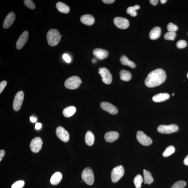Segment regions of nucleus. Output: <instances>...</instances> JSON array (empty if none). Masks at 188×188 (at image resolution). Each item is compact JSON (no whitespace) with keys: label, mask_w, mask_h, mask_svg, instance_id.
Wrapping results in <instances>:
<instances>
[{"label":"nucleus","mask_w":188,"mask_h":188,"mask_svg":"<svg viewBox=\"0 0 188 188\" xmlns=\"http://www.w3.org/2000/svg\"><path fill=\"white\" fill-rule=\"evenodd\" d=\"M166 78L165 71L161 69H157L148 74L145 80V84L149 87L159 86L165 81Z\"/></svg>","instance_id":"1"},{"label":"nucleus","mask_w":188,"mask_h":188,"mask_svg":"<svg viewBox=\"0 0 188 188\" xmlns=\"http://www.w3.org/2000/svg\"><path fill=\"white\" fill-rule=\"evenodd\" d=\"M61 36L57 29H50L48 31L46 35L48 44L52 46L57 45L60 41Z\"/></svg>","instance_id":"2"},{"label":"nucleus","mask_w":188,"mask_h":188,"mask_svg":"<svg viewBox=\"0 0 188 188\" xmlns=\"http://www.w3.org/2000/svg\"><path fill=\"white\" fill-rule=\"evenodd\" d=\"M82 83L81 79L78 76H72L66 80L64 85L66 88L73 90L78 88Z\"/></svg>","instance_id":"3"},{"label":"nucleus","mask_w":188,"mask_h":188,"mask_svg":"<svg viewBox=\"0 0 188 188\" xmlns=\"http://www.w3.org/2000/svg\"><path fill=\"white\" fill-rule=\"evenodd\" d=\"M124 174V169L122 166H117L113 168L111 174L112 182L114 183L117 182L123 176Z\"/></svg>","instance_id":"4"},{"label":"nucleus","mask_w":188,"mask_h":188,"mask_svg":"<svg viewBox=\"0 0 188 188\" xmlns=\"http://www.w3.org/2000/svg\"><path fill=\"white\" fill-rule=\"evenodd\" d=\"M82 178L87 185H93L94 181V176L93 170L89 167L85 168L82 172Z\"/></svg>","instance_id":"5"},{"label":"nucleus","mask_w":188,"mask_h":188,"mask_svg":"<svg viewBox=\"0 0 188 188\" xmlns=\"http://www.w3.org/2000/svg\"><path fill=\"white\" fill-rule=\"evenodd\" d=\"M157 131L160 133L163 134H170L178 131V126L176 125L172 124L169 125H161L157 128Z\"/></svg>","instance_id":"6"},{"label":"nucleus","mask_w":188,"mask_h":188,"mask_svg":"<svg viewBox=\"0 0 188 188\" xmlns=\"http://www.w3.org/2000/svg\"><path fill=\"white\" fill-rule=\"evenodd\" d=\"M24 94L22 91H19L16 94L14 99L13 107L14 110L18 111L20 109L24 100Z\"/></svg>","instance_id":"7"},{"label":"nucleus","mask_w":188,"mask_h":188,"mask_svg":"<svg viewBox=\"0 0 188 188\" xmlns=\"http://www.w3.org/2000/svg\"><path fill=\"white\" fill-rule=\"evenodd\" d=\"M136 137L138 142L144 146H148L152 144L151 139L142 131H139L137 132Z\"/></svg>","instance_id":"8"},{"label":"nucleus","mask_w":188,"mask_h":188,"mask_svg":"<svg viewBox=\"0 0 188 188\" xmlns=\"http://www.w3.org/2000/svg\"><path fill=\"white\" fill-rule=\"evenodd\" d=\"M99 73L101 75L102 81L106 84H110L112 82V75L109 70L105 68H100L99 69Z\"/></svg>","instance_id":"9"},{"label":"nucleus","mask_w":188,"mask_h":188,"mask_svg":"<svg viewBox=\"0 0 188 188\" xmlns=\"http://www.w3.org/2000/svg\"><path fill=\"white\" fill-rule=\"evenodd\" d=\"M43 145L42 139L39 137H36L33 139L31 142L30 148L34 153H38L41 149Z\"/></svg>","instance_id":"10"},{"label":"nucleus","mask_w":188,"mask_h":188,"mask_svg":"<svg viewBox=\"0 0 188 188\" xmlns=\"http://www.w3.org/2000/svg\"><path fill=\"white\" fill-rule=\"evenodd\" d=\"M113 22L117 27L121 29H127L129 25V21L127 19L122 17H116L114 19Z\"/></svg>","instance_id":"11"},{"label":"nucleus","mask_w":188,"mask_h":188,"mask_svg":"<svg viewBox=\"0 0 188 188\" xmlns=\"http://www.w3.org/2000/svg\"><path fill=\"white\" fill-rule=\"evenodd\" d=\"M56 134L59 139L63 142H67L69 139V134L68 132L62 127H57L56 130Z\"/></svg>","instance_id":"12"},{"label":"nucleus","mask_w":188,"mask_h":188,"mask_svg":"<svg viewBox=\"0 0 188 188\" xmlns=\"http://www.w3.org/2000/svg\"><path fill=\"white\" fill-rule=\"evenodd\" d=\"M100 106L102 110L110 113V114L115 115L118 113V110L116 107L109 102H101L100 103Z\"/></svg>","instance_id":"13"},{"label":"nucleus","mask_w":188,"mask_h":188,"mask_svg":"<svg viewBox=\"0 0 188 188\" xmlns=\"http://www.w3.org/2000/svg\"><path fill=\"white\" fill-rule=\"evenodd\" d=\"M29 34L28 32L25 31L23 32L19 38L16 43V48L20 50L24 46L28 40Z\"/></svg>","instance_id":"14"},{"label":"nucleus","mask_w":188,"mask_h":188,"mask_svg":"<svg viewBox=\"0 0 188 188\" xmlns=\"http://www.w3.org/2000/svg\"><path fill=\"white\" fill-rule=\"evenodd\" d=\"M16 19L15 14L13 12H11L8 14L4 20L3 24V27L4 29L9 28L13 24Z\"/></svg>","instance_id":"15"},{"label":"nucleus","mask_w":188,"mask_h":188,"mask_svg":"<svg viewBox=\"0 0 188 188\" xmlns=\"http://www.w3.org/2000/svg\"><path fill=\"white\" fill-rule=\"evenodd\" d=\"M93 54L97 58L102 60L107 57L108 56V51L104 49L97 48L94 49L93 51Z\"/></svg>","instance_id":"16"},{"label":"nucleus","mask_w":188,"mask_h":188,"mask_svg":"<svg viewBox=\"0 0 188 188\" xmlns=\"http://www.w3.org/2000/svg\"><path fill=\"white\" fill-rule=\"evenodd\" d=\"M119 137L118 132L116 131H110L107 132L104 136L106 142H112L118 139Z\"/></svg>","instance_id":"17"},{"label":"nucleus","mask_w":188,"mask_h":188,"mask_svg":"<svg viewBox=\"0 0 188 188\" xmlns=\"http://www.w3.org/2000/svg\"><path fill=\"white\" fill-rule=\"evenodd\" d=\"M80 21L83 24L90 26L94 24L95 19L91 15L85 14L81 17Z\"/></svg>","instance_id":"18"},{"label":"nucleus","mask_w":188,"mask_h":188,"mask_svg":"<svg viewBox=\"0 0 188 188\" xmlns=\"http://www.w3.org/2000/svg\"><path fill=\"white\" fill-rule=\"evenodd\" d=\"M169 94L167 93H160L154 96L152 100L155 102H161L166 101L169 99L170 98Z\"/></svg>","instance_id":"19"},{"label":"nucleus","mask_w":188,"mask_h":188,"mask_svg":"<svg viewBox=\"0 0 188 188\" xmlns=\"http://www.w3.org/2000/svg\"><path fill=\"white\" fill-rule=\"evenodd\" d=\"M62 175L60 172H57L54 173L50 179V182L51 184L57 185L60 182L62 179Z\"/></svg>","instance_id":"20"},{"label":"nucleus","mask_w":188,"mask_h":188,"mask_svg":"<svg viewBox=\"0 0 188 188\" xmlns=\"http://www.w3.org/2000/svg\"><path fill=\"white\" fill-rule=\"evenodd\" d=\"M161 33V28L159 27H156L150 31L149 37L151 40H156L160 37Z\"/></svg>","instance_id":"21"},{"label":"nucleus","mask_w":188,"mask_h":188,"mask_svg":"<svg viewBox=\"0 0 188 188\" xmlns=\"http://www.w3.org/2000/svg\"><path fill=\"white\" fill-rule=\"evenodd\" d=\"M120 61L123 65L129 66L132 68L136 67L135 63L134 62L130 60L125 55H123L121 57Z\"/></svg>","instance_id":"22"},{"label":"nucleus","mask_w":188,"mask_h":188,"mask_svg":"<svg viewBox=\"0 0 188 188\" xmlns=\"http://www.w3.org/2000/svg\"><path fill=\"white\" fill-rule=\"evenodd\" d=\"M76 112V108L74 106H70L65 108L63 111L64 116L69 117L73 115Z\"/></svg>","instance_id":"23"},{"label":"nucleus","mask_w":188,"mask_h":188,"mask_svg":"<svg viewBox=\"0 0 188 188\" xmlns=\"http://www.w3.org/2000/svg\"><path fill=\"white\" fill-rule=\"evenodd\" d=\"M56 6L57 10L62 13L66 14L69 12L70 8L69 6L62 2H57Z\"/></svg>","instance_id":"24"},{"label":"nucleus","mask_w":188,"mask_h":188,"mask_svg":"<svg viewBox=\"0 0 188 188\" xmlns=\"http://www.w3.org/2000/svg\"><path fill=\"white\" fill-rule=\"evenodd\" d=\"M85 142L89 146H92L95 141V136L90 131H87L85 136Z\"/></svg>","instance_id":"25"},{"label":"nucleus","mask_w":188,"mask_h":188,"mask_svg":"<svg viewBox=\"0 0 188 188\" xmlns=\"http://www.w3.org/2000/svg\"><path fill=\"white\" fill-rule=\"evenodd\" d=\"M121 80L125 81H129L132 78V75L127 70L122 69L119 72Z\"/></svg>","instance_id":"26"},{"label":"nucleus","mask_w":188,"mask_h":188,"mask_svg":"<svg viewBox=\"0 0 188 188\" xmlns=\"http://www.w3.org/2000/svg\"><path fill=\"white\" fill-rule=\"evenodd\" d=\"M144 176L145 184H151L153 181V178L151 173L148 171L144 170Z\"/></svg>","instance_id":"27"},{"label":"nucleus","mask_w":188,"mask_h":188,"mask_svg":"<svg viewBox=\"0 0 188 188\" xmlns=\"http://www.w3.org/2000/svg\"><path fill=\"white\" fill-rule=\"evenodd\" d=\"M140 6L138 5H135L134 6H131L128 7L127 10V12L128 14H130L132 17H135L137 15V12L136 10L139 9Z\"/></svg>","instance_id":"28"},{"label":"nucleus","mask_w":188,"mask_h":188,"mask_svg":"<svg viewBox=\"0 0 188 188\" xmlns=\"http://www.w3.org/2000/svg\"><path fill=\"white\" fill-rule=\"evenodd\" d=\"M143 181L142 177L140 175H137L134 178V182L136 188H140L142 187V184Z\"/></svg>","instance_id":"29"},{"label":"nucleus","mask_w":188,"mask_h":188,"mask_svg":"<svg viewBox=\"0 0 188 188\" xmlns=\"http://www.w3.org/2000/svg\"><path fill=\"white\" fill-rule=\"evenodd\" d=\"M175 151V148L174 146H168L166 148L163 153V156L164 157H167L172 155Z\"/></svg>","instance_id":"30"},{"label":"nucleus","mask_w":188,"mask_h":188,"mask_svg":"<svg viewBox=\"0 0 188 188\" xmlns=\"http://www.w3.org/2000/svg\"><path fill=\"white\" fill-rule=\"evenodd\" d=\"M176 34L175 32L168 31L164 36V38L166 40H173L176 37Z\"/></svg>","instance_id":"31"},{"label":"nucleus","mask_w":188,"mask_h":188,"mask_svg":"<svg viewBox=\"0 0 188 188\" xmlns=\"http://www.w3.org/2000/svg\"><path fill=\"white\" fill-rule=\"evenodd\" d=\"M186 185L187 183L185 181H178L175 183L171 188H183L186 186Z\"/></svg>","instance_id":"32"},{"label":"nucleus","mask_w":188,"mask_h":188,"mask_svg":"<svg viewBox=\"0 0 188 188\" xmlns=\"http://www.w3.org/2000/svg\"><path fill=\"white\" fill-rule=\"evenodd\" d=\"M25 184V183L23 181H17L12 185L11 188H22L24 187Z\"/></svg>","instance_id":"33"},{"label":"nucleus","mask_w":188,"mask_h":188,"mask_svg":"<svg viewBox=\"0 0 188 188\" xmlns=\"http://www.w3.org/2000/svg\"><path fill=\"white\" fill-rule=\"evenodd\" d=\"M24 3L25 5L30 9L34 10L35 8V4H34L33 1L31 0H25Z\"/></svg>","instance_id":"34"},{"label":"nucleus","mask_w":188,"mask_h":188,"mask_svg":"<svg viewBox=\"0 0 188 188\" xmlns=\"http://www.w3.org/2000/svg\"><path fill=\"white\" fill-rule=\"evenodd\" d=\"M167 28L168 31H176L178 30V27L176 25L173 24L172 23H170L167 25Z\"/></svg>","instance_id":"35"},{"label":"nucleus","mask_w":188,"mask_h":188,"mask_svg":"<svg viewBox=\"0 0 188 188\" xmlns=\"http://www.w3.org/2000/svg\"><path fill=\"white\" fill-rule=\"evenodd\" d=\"M176 45L177 48H183L187 46V43L185 40H181L177 42Z\"/></svg>","instance_id":"36"},{"label":"nucleus","mask_w":188,"mask_h":188,"mask_svg":"<svg viewBox=\"0 0 188 188\" xmlns=\"http://www.w3.org/2000/svg\"><path fill=\"white\" fill-rule=\"evenodd\" d=\"M7 82L6 81H2L0 83V93H1L2 92L5 87L7 85Z\"/></svg>","instance_id":"37"},{"label":"nucleus","mask_w":188,"mask_h":188,"mask_svg":"<svg viewBox=\"0 0 188 188\" xmlns=\"http://www.w3.org/2000/svg\"><path fill=\"white\" fill-rule=\"evenodd\" d=\"M63 59L66 63H69L71 62V59L69 55L67 54H65L63 55Z\"/></svg>","instance_id":"38"},{"label":"nucleus","mask_w":188,"mask_h":188,"mask_svg":"<svg viewBox=\"0 0 188 188\" xmlns=\"http://www.w3.org/2000/svg\"><path fill=\"white\" fill-rule=\"evenodd\" d=\"M5 152L4 150H1L0 151V161H1L2 159L5 155Z\"/></svg>","instance_id":"39"},{"label":"nucleus","mask_w":188,"mask_h":188,"mask_svg":"<svg viewBox=\"0 0 188 188\" xmlns=\"http://www.w3.org/2000/svg\"><path fill=\"white\" fill-rule=\"evenodd\" d=\"M102 1L107 4H112L114 3L115 1L114 0H103Z\"/></svg>","instance_id":"40"},{"label":"nucleus","mask_w":188,"mask_h":188,"mask_svg":"<svg viewBox=\"0 0 188 188\" xmlns=\"http://www.w3.org/2000/svg\"><path fill=\"white\" fill-rule=\"evenodd\" d=\"M42 127L41 123H37L36 124L35 126V128L36 130H40L41 129Z\"/></svg>","instance_id":"41"},{"label":"nucleus","mask_w":188,"mask_h":188,"mask_svg":"<svg viewBox=\"0 0 188 188\" xmlns=\"http://www.w3.org/2000/svg\"><path fill=\"white\" fill-rule=\"evenodd\" d=\"M149 1H150V3L154 6L156 5L158 2L157 0H151Z\"/></svg>","instance_id":"42"},{"label":"nucleus","mask_w":188,"mask_h":188,"mask_svg":"<svg viewBox=\"0 0 188 188\" xmlns=\"http://www.w3.org/2000/svg\"><path fill=\"white\" fill-rule=\"evenodd\" d=\"M30 121L31 122L33 123L36 122V121L37 120V118H36V117L32 116L30 117Z\"/></svg>","instance_id":"43"},{"label":"nucleus","mask_w":188,"mask_h":188,"mask_svg":"<svg viewBox=\"0 0 188 188\" xmlns=\"http://www.w3.org/2000/svg\"><path fill=\"white\" fill-rule=\"evenodd\" d=\"M184 163L185 165L188 166V154L185 157L184 160Z\"/></svg>","instance_id":"44"},{"label":"nucleus","mask_w":188,"mask_h":188,"mask_svg":"<svg viewBox=\"0 0 188 188\" xmlns=\"http://www.w3.org/2000/svg\"><path fill=\"white\" fill-rule=\"evenodd\" d=\"M161 1V3L162 4H164L166 3L167 1H166V0H161V1Z\"/></svg>","instance_id":"45"},{"label":"nucleus","mask_w":188,"mask_h":188,"mask_svg":"<svg viewBox=\"0 0 188 188\" xmlns=\"http://www.w3.org/2000/svg\"><path fill=\"white\" fill-rule=\"evenodd\" d=\"M93 63H95V59H93Z\"/></svg>","instance_id":"46"},{"label":"nucleus","mask_w":188,"mask_h":188,"mask_svg":"<svg viewBox=\"0 0 188 188\" xmlns=\"http://www.w3.org/2000/svg\"><path fill=\"white\" fill-rule=\"evenodd\" d=\"M187 78H188V73H187Z\"/></svg>","instance_id":"47"},{"label":"nucleus","mask_w":188,"mask_h":188,"mask_svg":"<svg viewBox=\"0 0 188 188\" xmlns=\"http://www.w3.org/2000/svg\"><path fill=\"white\" fill-rule=\"evenodd\" d=\"M172 95H174V93H173Z\"/></svg>","instance_id":"48"}]
</instances>
